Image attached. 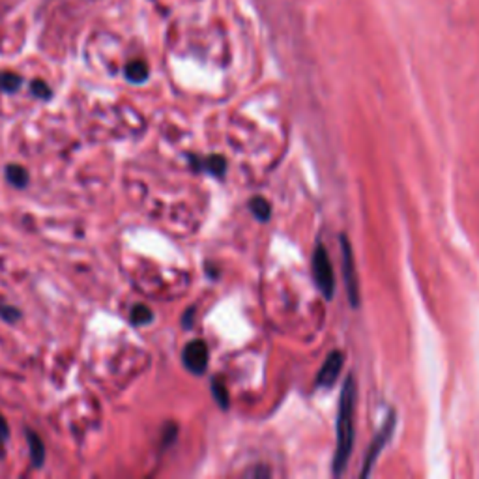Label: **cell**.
<instances>
[{"mask_svg":"<svg viewBox=\"0 0 479 479\" xmlns=\"http://www.w3.org/2000/svg\"><path fill=\"white\" fill-rule=\"evenodd\" d=\"M354 412H356V380L348 376L341 390L339 414H337V444H335L334 474H343L354 448Z\"/></svg>","mask_w":479,"mask_h":479,"instance_id":"cell-1","label":"cell"},{"mask_svg":"<svg viewBox=\"0 0 479 479\" xmlns=\"http://www.w3.org/2000/svg\"><path fill=\"white\" fill-rule=\"evenodd\" d=\"M313 275L314 281L319 285V289L322 290L326 298L331 299L335 294V273L334 266H331V260L328 257V251H326L322 246L314 249L313 255Z\"/></svg>","mask_w":479,"mask_h":479,"instance_id":"cell-2","label":"cell"},{"mask_svg":"<svg viewBox=\"0 0 479 479\" xmlns=\"http://www.w3.org/2000/svg\"><path fill=\"white\" fill-rule=\"evenodd\" d=\"M341 251H343V275H345V285L348 298L352 305H358L360 302V287H358V273H356L354 264V251H352L351 243L345 236L341 238Z\"/></svg>","mask_w":479,"mask_h":479,"instance_id":"cell-3","label":"cell"},{"mask_svg":"<svg viewBox=\"0 0 479 479\" xmlns=\"http://www.w3.org/2000/svg\"><path fill=\"white\" fill-rule=\"evenodd\" d=\"M182 361L189 373L193 375H202L208 367V346L202 339H195L187 343L184 352H182Z\"/></svg>","mask_w":479,"mask_h":479,"instance_id":"cell-4","label":"cell"},{"mask_svg":"<svg viewBox=\"0 0 479 479\" xmlns=\"http://www.w3.org/2000/svg\"><path fill=\"white\" fill-rule=\"evenodd\" d=\"M393 429H395V416H393V414H390L386 425H384V427L380 429V433L375 436V440H373V444H371V448L367 449V457H365V461H363L361 478H365V475L371 474L373 464H375V461L378 458V455H380L382 448H384V446L387 444V440L392 438Z\"/></svg>","mask_w":479,"mask_h":479,"instance_id":"cell-5","label":"cell"},{"mask_svg":"<svg viewBox=\"0 0 479 479\" xmlns=\"http://www.w3.org/2000/svg\"><path fill=\"white\" fill-rule=\"evenodd\" d=\"M343 363H345V356L343 352H331L328 358H326L324 365L320 367L319 376H316V382L319 386L322 387H331L339 376L341 369H343Z\"/></svg>","mask_w":479,"mask_h":479,"instance_id":"cell-6","label":"cell"},{"mask_svg":"<svg viewBox=\"0 0 479 479\" xmlns=\"http://www.w3.org/2000/svg\"><path fill=\"white\" fill-rule=\"evenodd\" d=\"M25 438L26 444H28V451H31V463L36 470H40L45 463V444L40 436H38L36 431L32 429H25Z\"/></svg>","mask_w":479,"mask_h":479,"instance_id":"cell-7","label":"cell"},{"mask_svg":"<svg viewBox=\"0 0 479 479\" xmlns=\"http://www.w3.org/2000/svg\"><path fill=\"white\" fill-rule=\"evenodd\" d=\"M191 165L195 167L197 170H204V172H210L211 176H217L221 178L227 170V161L223 155H210V158H191Z\"/></svg>","mask_w":479,"mask_h":479,"instance_id":"cell-8","label":"cell"},{"mask_svg":"<svg viewBox=\"0 0 479 479\" xmlns=\"http://www.w3.org/2000/svg\"><path fill=\"white\" fill-rule=\"evenodd\" d=\"M6 180L10 182L11 186L16 187V189H25L28 184H31V175H28V170L25 167L17 165V163H10V165H6Z\"/></svg>","mask_w":479,"mask_h":479,"instance_id":"cell-9","label":"cell"},{"mask_svg":"<svg viewBox=\"0 0 479 479\" xmlns=\"http://www.w3.org/2000/svg\"><path fill=\"white\" fill-rule=\"evenodd\" d=\"M124 75L129 83L143 84L148 81L150 70H148V66H146V62H143V60H131V62L126 66Z\"/></svg>","mask_w":479,"mask_h":479,"instance_id":"cell-10","label":"cell"},{"mask_svg":"<svg viewBox=\"0 0 479 479\" xmlns=\"http://www.w3.org/2000/svg\"><path fill=\"white\" fill-rule=\"evenodd\" d=\"M152 320H154V313H152V309L146 307L145 304H137L131 307V313H129V322H131L133 326L141 328V326L150 324Z\"/></svg>","mask_w":479,"mask_h":479,"instance_id":"cell-11","label":"cell"},{"mask_svg":"<svg viewBox=\"0 0 479 479\" xmlns=\"http://www.w3.org/2000/svg\"><path fill=\"white\" fill-rule=\"evenodd\" d=\"M23 84V77L13 72H0V90L6 94L17 92Z\"/></svg>","mask_w":479,"mask_h":479,"instance_id":"cell-12","label":"cell"},{"mask_svg":"<svg viewBox=\"0 0 479 479\" xmlns=\"http://www.w3.org/2000/svg\"><path fill=\"white\" fill-rule=\"evenodd\" d=\"M249 208H251V211L255 214V217H257L258 221H266L270 217V204L264 201V199H260V197L251 199V201H249Z\"/></svg>","mask_w":479,"mask_h":479,"instance_id":"cell-13","label":"cell"},{"mask_svg":"<svg viewBox=\"0 0 479 479\" xmlns=\"http://www.w3.org/2000/svg\"><path fill=\"white\" fill-rule=\"evenodd\" d=\"M31 94L34 98L42 99V101H47V99L53 98L51 87H49L45 81H40V79H36V81H32L31 83Z\"/></svg>","mask_w":479,"mask_h":479,"instance_id":"cell-14","label":"cell"},{"mask_svg":"<svg viewBox=\"0 0 479 479\" xmlns=\"http://www.w3.org/2000/svg\"><path fill=\"white\" fill-rule=\"evenodd\" d=\"M0 319L8 322V324H16L21 319V311L17 309L16 305L0 304Z\"/></svg>","mask_w":479,"mask_h":479,"instance_id":"cell-15","label":"cell"},{"mask_svg":"<svg viewBox=\"0 0 479 479\" xmlns=\"http://www.w3.org/2000/svg\"><path fill=\"white\" fill-rule=\"evenodd\" d=\"M211 392H214V397H216V401L219 402V407L227 408L229 407V393L227 387L223 384L221 380H214L211 382Z\"/></svg>","mask_w":479,"mask_h":479,"instance_id":"cell-16","label":"cell"},{"mask_svg":"<svg viewBox=\"0 0 479 479\" xmlns=\"http://www.w3.org/2000/svg\"><path fill=\"white\" fill-rule=\"evenodd\" d=\"M8 440H10V427L6 417L0 414V457H4V446Z\"/></svg>","mask_w":479,"mask_h":479,"instance_id":"cell-17","label":"cell"},{"mask_svg":"<svg viewBox=\"0 0 479 479\" xmlns=\"http://www.w3.org/2000/svg\"><path fill=\"white\" fill-rule=\"evenodd\" d=\"M191 316H193V309L186 311V316H184V326H186V328H189L191 326Z\"/></svg>","mask_w":479,"mask_h":479,"instance_id":"cell-18","label":"cell"}]
</instances>
